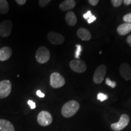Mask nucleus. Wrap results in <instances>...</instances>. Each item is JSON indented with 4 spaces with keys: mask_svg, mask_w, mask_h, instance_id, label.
<instances>
[{
    "mask_svg": "<svg viewBox=\"0 0 131 131\" xmlns=\"http://www.w3.org/2000/svg\"><path fill=\"white\" fill-rule=\"evenodd\" d=\"M16 2L19 5H24L26 2V0H15Z\"/></svg>",
    "mask_w": 131,
    "mask_h": 131,
    "instance_id": "30",
    "label": "nucleus"
},
{
    "mask_svg": "<svg viewBox=\"0 0 131 131\" xmlns=\"http://www.w3.org/2000/svg\"><path fill=\"white\" fill-rule=\"evenodd\" d=\"M106 84H107V86H110L112 88H115L117 86V83L115 81L111 80L109 78H107L106 79Z\"/></svg>",
    "mask_w": 131,
    "mask_h": 131,
    "instance_id": "20",
    "label": "nucleus"
},
{
    "mask_svg": "<svg viewBox=\"0 0 131 131\" xmlns=\"http://www.w3.org/2000/svg\"><path fill=\"white\" fill-rule=\"evenodd\" d=\"M80 109V104L75 100H70L64 104L61 109L63 117L70 118L76 114Z\"/></svg>",
    "mask_w": 131,
    "mask_h": 131,
    "instance_id": "1",
    "label": "nucleus"
},
{
    "mask_svg": "<svg viewBox=\"0 0 131 131\" xmlns=\"http://www.w3.org/2000/svg\"><path fill=\"white\" fill-rule=\"evenodd\" d=\"M123 21L127 23H131V13L124 16Z\"/></svg>",
    "mask_w": 131,
    "mask_h": 131,
    "instance_id": "24",
    "label": "nucleus"
},
{
    "mask_svg": "<svg viewBox=\"0 0 131 131\" xmlns=\"http://www.w3.org/2000/svg\"><path fill=\"white\" fill-rule=\"evenodd\" d=\"M12 29V23L10 20H4L0 24V35L7 37L10 35Z\"/></svg>",
    "mask_w": 131,
    "mask_h": 131,
    "instance_id": "9",
    "label": "nucleus"
},
{
    "mask_svg": "<svg viewBox=\"0 0 131 131\" xmlns=\"http://www.w3.org/2000/svg\"><path fill=\"white\" fill-rule=\"evenodd\" d=\"M38 123L42 126H47L50 125L52 122V117L51 114L46 111H41L38 114L37 117Z\"/></svg>",
    "mask_w": 131,
    "mask_h": 131,
    "instance_id": "7",
    "label": "nucleus"
},
{
    "mask_svg": "<svg viewBox=\"0 0 131 131\" xmlns=\"http://www.w3.org/2000/svg\"><path fill=\"white\" fill-rule=\"evenodd\" d=\"M119 73L126 80H131V68L127 63H123L119 67Z\"/></svg>",
    "mask_w": 131,
    "mask_h": 131,
    "instance_id": "11",
    "label": "nucleus"
},
{
    "mask_svg": "<svg viewBox=\"0 0 131 131\" xmlns=\"http://www.w3.org/2000/svg\"><path fill=\"white\" fill-rule=\"evenodd\" d=\"M0 131H15V128L9 121L0 119Z\"/></svg>",
    "mask_w": 131,
    "mask_h": 131,
    "instance_id": "13",
    "label": "nucleus"
},
{
    "mask_svg": "<svg viewBox=\"0 0 131 131\" xmlns=\"http://www.w3.org/2000/svg\"><path fill=\"white\" fill-rule=\"evenodd\" d=\"M66 21L68 25L70 26H73L77 24V18L75 14L73 12H69L66 15Z\"/></svg>",
    "mask_w": 131,
    "mask_h": 131,
    "instance_id": "17",
    "label": "nucleus"
},
{
    "mask_svg": "<svg viewBox=\"0 0 131 131\" xmlns=\"http://www.w3.org/2000/svg\"><path fill=\"white\" fill-rule=\"evenodd\" d=\"M123 1L126 5H130L131 4V0H123Z\"/></svg>",
    "mask_w": 131,
    "mask_h": 131,
    "instance_id": "32",
    "label": "nucleus"
},
{
    "mask_svg": "<svg viewBox=\"0 0 131 131\" xmlns=\"http://www.w3.org/2000/svg\"><path fill=\"white\" fill-rule=\"evenodd\" d=\"M90 4L92 6H96L97 5V4L98 3V1L99 0H88Z\"/></svg>",
    "mask_w": 131,
    "mask_h": 131,
    "instance_id": "28",
    "label": "nucleus"
},
{
    "mask_svg": "<svg viewBox=\"0 0 131 131\" xmlns=\"http://www.w3.org/2000/svg\"><path fill=\"white\" fill-rule=\"evenodd\" d=\"M9 10V4L6 0H0V14H7Z\"/></svg>",
    "mask_w": 131,
    "mask_h": 131,
    "instance_id": "18",
    "label": "nucleus"
},
{
    "mask_svg": "<svg viewBox=\"0 0 131 131\" xmlns=\"http://www.w3.org/2000/svg\"><path fill=\"white\" fill-rule=\"evenodd\" d=\"M37 95L39 96V97H40V98H44V97H45V95L43 93H42L41 92V91H40V90L37 91Z\"/></svg>",
    "mask_w": 131,
    "mask_h": 131,
    "instance_id": "29",
    "label": "nucleus"
},
{
    "mask_svg": "<svg viewBox=\"0 0 131 131\" xmlns=\"http://www.w3.org/2000/svg\"><path fill=\"white\" fill-rule=\"evenodd\" d=\"M127 42L129 44V45L131 47V35L129 36L127 38Z\"/></svg>",
    "mask_w": 131,
    "mask_h": 131,
    "instance_id": "31",
    "label": "nucleus"
},
{
    "mask_svg": "<svg viewBox=\"0 0 131 131\" xmlns=\"http://www.w3.org/2000/svg\"><path fill=\"white\" fill-rule=\"evenodd\" d=\"M83 50L82 46L80 45H76V50H75V58L76 59H80V55Z\"/></svg>",
    "mask_w": 131,
    "mask_h": 131,
    "instance_id": "19",
    "label": "nucleus"
},
{
    "mask_svg": "<svg viewBox=\"0 0 131 131\" xmlns=\"http://www.w3.org/2000/svg\"><path fill=\"white\" fill-rule=\"evenodd\" d=\"M50 1L51 0H39V4L41 7H44L46 6L50 2Z\"/></svg>",
    "mask_w": 131,
    "mask_h": 131,
    "instance_id": "23",
    "label": "nucleus"
},
{
    "mask_svg": "<svg viewBox=\"0 0 131 131\" xmlns=\"http://www.w3.org/2000/svg\"><path fill=\"white\" fill-rule=\"evenodd\" d=\"M123 0H111L112 4L114 7H119L122 4Z\"/></svg>",
    "mask_w": 131,
    "mask_h": 131,
    "instance_id": "22",
    "label": "nucleus"
},
{
    "mask_svg": "<svg viewBox=\"0 0 131 131\" xmlns=\"http://www.w3.org/2000/svg\"><path fill=\"white\" fill-rule=\"evenodd\" d=\"M12 89V84L9 80L0 81V98H4L9 95Z\"/></svg>",
    "mask_w": 131,
    "mask_h": 131,
    "instance_id": "8",
    "label": "nucleus"
},
{
    "mask_svg": "<svg viewBox=\"0 0 131 131\" xmlns=\"http://www.w3.org/2000/svg\"><path fill=\"white\" fill-rule=\"evenodd\" d=\"M106 72H107V68L104 64L99 66L96 68L93 77V80L95 84H100L102 83L106 76Z\"/></svg>",
    "mask_w": 131,
    "mask_h": 131,
    "instance_id": "4",
    "label": "nucleus"
},
{
    "mask_svg": "<svg viewBox=\"0 0 131 131\" xmlns=\"http://www.w3.org/2000/svg\"><path fill=\"white\" fill-rule=\"evenodd\" d=\"M70 67L73 71L77 73L84 72L87 69L86 63L83 60H80V59L72 60L69 63Z\"/></svg>",
    "mask_w": 131,
    "mask_h": 131,
    "instance_id": "6",
    "label": "nucleus"
},
{
    "mask_svg": "<svg viewBox=\"0 0 131 131\" xmlns=\"http://www.w3.org/2000/svg\"><path fill=\"white\" fill-rule=\"evenodd\" d=\"M50 54L49 50L45 46H41L37 49L35 58L39 63L43 64L47 62L50 59Z\"/></svg>",
    "mask_w": 131,
    "mask_h": 131,
    "instance_id": "2",
    "label": "nucleus"
},
{
    "mask_svg": "<svg viewBox=\"0 0 131 131\" xmlns=\"http://www.w3.org/2000/svg\"><path fill=\"white\" fill-rule=\"evenodd\" d=\"M78 37L83 41H89L91 39L92 35L90 32L84 28H80L77 31Z\"/></svg>",
    "mask_w": 131,
    "mask_h": 131,
    "instance_id": "14",
    "label": "nucleus"
},
{
    "mask_svg": "<svg viewBox=\"0 0 131 131\" xmlns=\"http://www.w3.org/2000/svg\"><path fill=\"white\" fill-rule=\"evenodd\" d=\"M97 99L100 101H104L108 99V95L103 93H98L97 95Z\"/></svg>",
    "mask_w": 131,
    "mask_h": 131,
    "instance_id": "21",
    "label": "nucleus"
},
{
    "mask_svg": "<svg viewBox=\"0 0 131 131\" xmlns=\"http://www.w3.org/2000/svg\"><path fill=\"white\" fill-rule=\"evenodd\" d=\"M75 5H76V3L74 0H64L60 5V8L61 10L66 11L74 8Z\"/></svg>",
    "mask_w": 131,
    "mask_h": 131,
    "instance_id": "15",
    "label": "nucleus"
},
{
    "mask_svg": "<svg viewBox=\"0 0 131 131\" xmlns=\"http://www.w3.org/2000/svg\"><path fill=\"white\" fill-rule=\"evenodd\" d=\"M92 15V14L90 10H89V11H88L86 14H84V15H83V18H84L85 19H86V20H88V19H89Z\"/></svg>",
    "mask_w": 131,
    "mask_h": 131,
    "instance_id": "25",
    "label": "nucleus"
},
{
    "mask_svg": "<svg viewBox=\"0 0 131 131\" xmlns=\"http://www.w3.org/2000/svg\"><path fill=\"white\" fill-rule=\"evenodd\" d=\"M48 40L52 44L55 45H60L64 41V38L61 34L55 32H50L47 35Z\"/></svg>",
    "mask_w": 131,
    "mask_h": 131,
    "instance_id": "10",
    "label": "nucleus"
},
{
    "mask_svg": "<svg viewBox=\"0 0 131 131\" xmlns=\"http://www.w3.org/2000/svg\"><path fill=\"white\" fill-rule=\"evenodd\" d=\"M64 78L58 72H53L50 75V84L53 88L58 89L65 84Z\"/></svg>",
    "mask_w": 131,
    "mask_h": 131,
    "instance_id": "3",
    "label": "nucleus"
},
{
    "mask_svg": "<svg viewBox=\"0 0 131 131\" xmlns=\"http://www.w3.org/2000/svg\"><path fill=\"white\" fill-rule=\"evenodd\" d=\"M12 50L9 47H4L0 49V61H4L10 58Z\"/></svg>",
    "mask_w": 131,
    "mask_h": 131,
    "instance_id": "12",
    "label": "nucleus"
},
{
    "mask_svg": "<svg viewBox=\"0 0 131 131\" xmlns=\"http://www.w3.org/2000/svg\"><path fill=\"white\" fill-rule=\"evenodd\" d=\"M28 104L30 106L31 109H34L36 107V104L34 102V101L32 100H29L28 101Z\"/></svg>",
    "mask_w": 131,
    "mask_h": 131,
    "instance_id": "26",
    "label": "nucleus"
},
{
    "mask_svg": "<svg viewBox=\"0 0 131 131\" xmlns=\"http://www.w3.org/2000/svg\"><path fill=\"white\" fill-rule=\"evenodd\" d=\"M129 116L126 114H123L121 115L118 122L115 123L111 125V129L114 131H119L125 128L129 123Z\"/></svg>",
    "mask_w": 131,
    "mask_h": 131,
    "instance_id": "5",
    "label": "nucleus"
},
{
    "mask_svg": "<svg viewBox=\"0 0 131 131\" xmlns=\"http://www.w3.org/2000/svg\"><path fill=\"white\" fill-rule=\"evenodd\" d=\"M131 31V24L125 23L121 24L117 28V32L119 35H125Z\"/></svg>",
    "mask_w": 131,
    "mask_h": 131,
    "instance_id": "16",
    "label": "nucleus"
},
{
    "mask_svg": "<svg viewBox=\"0 0 131 131\" xmlns=\"http://www.w3.org/2000/svg\"><path fill=\"white\" fill-rule=\"evenodd\" d=\"M95 20H96V17L94 15H92L91 17H90L88 19V20H87V21H88V23L91 24V23H93L94 21H95Z\"/></svg>",
    "mask_w": 131,
    "mask_h": 131,
    "instance_id": "27",
    "label": "nucleus"
}]
</instances>
